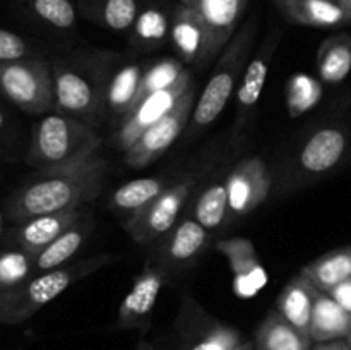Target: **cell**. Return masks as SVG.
I'll list each match as a JSON object with an SVG mask.
<instances>
[{
	"label": "cell",
	"instance_id": "cell-35",
	"mask_svg": "<svg viewBox=\"0 0 351 350\" xmlns=\"http://www.w3.org/2000/svg\"><path fill=\"white\" fill-rule=\"evenodd\" d=\"M34 271V256L23 249L0 254V292L10 290L31 278Z\"/></svg>",
	"mask_w": 351,
	"mask_h": 350
},
{
	"label": "cell",
	"instance_id": "cell-25",
	"mask_svg": "<svg viewBox=\"0 0 351 350\" xmlns=\"http://www.w3.org/2000/svg\"><path fill=\"white\" fill-rule=\"evenodd\" d=\"M317 71L328 84L345 81L351 72V34H332L322 41L317 51Z\"/></svg>",
	"mask_w": 351,
	"mask_h": 350
},
{
	"label": "cell",
	"instance_id": "cell-4",
	"mask_svg": "<svg viewBox=\"0 0 351 350\" xmlns=\"http://www.w3.org/2000/svg\"><path fill=\"white\" fill-rule=\"evenodd\" d=\"M256 31L257 17L254 16L233 34L225 50L221 51L204 91L195 102L194 112H192L194 127L209 126L221 115L233 89H235L240 74H242V69L245 67V62L252 50Z\"/></svg>",
	"mask_w": 351,
	"mask_h": 350
},
{
	"label": "cell",
	"instance_id": "cell-14",
	"mask_svg": "<svg viewBox=\"0 0 351 350\" xmlns=\"http://www.w3.org/2000/svg\"><path fill=\"white\" fill-rule=\"evenodd\" d=\"M170 38L185 64L206 65L213 60L208 27L185 3L178 2L175 5L170 23Z\"/></svg>",
	"mask_w": 351,
	"mask_h": 350
},
{
	"label": "cell",
	"instance_id": "cell-2",
	"mask_svg": "<svg viewBox=\"0 0 351 350\" xmlns=\"http://www.w3.org/2000/svg\"><path fill=\"white\" fill-rule=\"evenodd\" d=\"M99 146L101 137L86 120L55 112L34 127L26 161L40 174L64 170L91 158Z\"/></svg>",
	"mask_w": 351,
	"mask_h": 350
},
{
	"label": "cell",
	"instance_id": "cell-13",
	"mask_svg": "<svg viewBox=\"0 0 351 350\" xmlns=\"http://www.w3.org/2000/svg\"><path fill=\"white\" fill-rule=\"evenodd\" d=\"M216 250L225 256L233 275V288L240 299H250L259 294L267 283V273L259 259L252 240L243 237L219 240Z\"/></svg>",
	"mask_w": 351,
	"mask_h": 350
},
{
	"label": "cell",
	"instance_id": "cell-34",
	"mask_svg": "<svg viewBox=\"0 0 351 350\" xmlns=\"http://www.w3.org/2000/svg\"><path fill=\"white\" fill-rule=\"evenodd\" d=\"M26 9L41 23L60 31L75 26V9L71 0H24Z\"/></svg>",
	"mask_w": 351,
	"mask_h": 350
},
{
	"label": "cell",
	"instance_id": "cell-29",
	"mask_svg": "<svg viewBox=\"0 0 351 350\" xmlns=\"http://www.w3.org/2000/svg\"><path fill=\"white\" fill-rule=\"evenodd\" d=\"M86 12L113 31H127L141 12L139 0H84Z\"/></svg>",
	"mask_w": 351,
	"mask_h": 350
},
{
	"label": "cell",
	"instance_id": "cell-24",
	"mask_svg": "<svg viewBox=\"0 0 351 350\" xmlns=\"http://www.w3.org/2000/svg\"><path fill=\"white\" fill-rule=\"evenodd\" d=\"M300 273L305 275L317 290L329 294L338 285L345 283L351 278V246L341 247V249L317 257L315 261L308 263Z\"/></svg>",
	"mask_w": 351,
	"mask_h": 350
},
{
	"label": "cell",
	"instance_id": "cell-30",
	"mask_svg": "<svg viewBox=\"0 0 351 350\" xmlns=\"http://www.w3.org/2000/svg\"><path fill=\"white\" fill-rule=\"evenodd\" d=\"M171 17L158 5L141 9L132 30V43L139 48H153L170 36Z\"/></svg>",
	"mask_w": 351,
	"mask_h": 350
},
{
	"label": "cell",
	"instance_id": "cell-31",
	"mask_svg": "<svg viewBox=\"0 0 351 350\" xmlns=\"http://www.w3.org/2000/svg\"><path fill=\"white\" fill-rule=\"evenodd\" d=\"M228 218V191L225 182H215L199 194L194 208V220L206 230H218Z\"/></svg>",
	"mask_w": 351,
	"mask_h": 350
},
{
	"label": "cell",
	"instance_id": "cell-40",
	"mask_svg": "<svg viewBox=\"0 0 351 350\" xmlns=\"http://www.w3.org/2000/svg\"><path fill=\"white\" fill-rule=\"evenodd\" d=\"M339 3H341V7L345 9V12L348 14L350 21H351V0H338Z\"/></svg>",
	"mask_w": 351,
	"mask_h": 350
},
{
	"label": "cell",
	"instance_id": "cell-41",
	"mask_svg": "<svg viewBox=\"0 0 351 350\" xmlns=\"http://www.w3.org/2000/svg\"><path fill=\"white\" fill-rule=\"evenodd\" d=\"M3 124H5V119H3V113H2V110H0V130H2Z\"/></svg>",
	"mask_w": 351,
	"mask_h": 350
},
{
	"label": "cell",
	"instance_id": "cell-37",
	"mask_svg": "<svg viewBox=\"0 0 351 350\" xmlns=\"http://www.w3.org/2000/svg\"><path fill=\"white\" fill-rule=\"evenodd\" d=\"M329 294H331L332 297H335L336 301L343 305V307L348 309V311L351 312V278L350 280H346L345 283L338 285V287H336L335 290L329 292Z\"/></svg>",
	"mask_w": 351,
	"mask_h": 350
},
{
	"label": "cell",
	"instance_id": "cell-39",
	"mask_svg": "<svg viewBox=\"0 0 351 350\" xmlns=\"http://www.w3.org/2000/svg\"><path fill=\"white\" fill-rule=\"evenodd\" d=\"M232 350H254V342H242L240 345H237Z\"/></svg>",
	"mask_w": 351,
	"mask_h": 350
},
{
	"label": "cell",
	"instance_id": "cell-1",
	"mask_svg": "<svg viewBox=\"0 0 351 350\" xmlns=\"http://www.w3.org/2000/svg\"><path fill=\"white\" fill-rule=\"evenodd\" d=\"M106 175L108 161L98 153L71 168L40 174L7 201V216L24 223L36 216L81 208L101 194Z\"/></svg>",
	"mask_w": 351,
	"mask_h": 350
},
{
	"label": "cell",
	"instance_id": "cell-45",
	"mask_svg": "<svg viewBox=\"0 0 351 350\" xmlns=\"http://www.w3.org/2000/svg\"><path fill=\"white\" fill-rule=\"evenodd\" d=\"M0 294H2V292H0Z\"/></svg>",
	"mask_w": 351,
	"mask_h": 350
},
{
	"label": "cell",
	"instance_id": "cell-43",
	"mask_svg": "<svg viewBox=\"0 0 351 350\" xmlns=\"http://www.w3.org/2000/svg\"><path fill=\"white\" fill-rule=\"evenodd\" d=\"M314 350H328V349H326V347H324V345H322V343H321V345H319V347H317V349H314Z\"/></svg>",
	"mask_w": 351,
	"mask_h": 350
},
{
	"label": "cell",
	"instance_id": "cell-28",
	"mask_svg": "<svg viewBox=\"0 0 351 350\" xmlns=\"http://www.w3.org/2000/svg\"><path fill=\"white\" fill-rule=\"evenodd\" d=\"M168 185L170 184L167 180L156 177L136 178V180L125 182L117 187L112 194V206L119 211L127 213L130 218L143 208H146L151 201H154Z\"/></svg>",
	"mask_w": 351,
	"mask_h": 350
},
{
	"label": "cell",
	"instance_id": "cell-17",
	"mask_svg": "<svg viewBox=\"0 0 351 350\" xmlns=\"http://www.w3.org/2000/svg\"><path fill=\"white\" fill-rule=\"evenodd\" d=\"M281 41V31L273 30L264 40L263 47L257 51L256 57L249 62L247 71L243 72L242 82L237 89V105H239V120H243V113L254 108L263 95L264 84H266L269 65L273 60L276 48Z\"/></svg>",
	"mask_w": 351,
	"mask_h": 350
},
{
	"label": "cell",
	"instance_id": "cell-15",
	"mask_svg": "<svg viewBox=\"0 0 351 350\" xmlns=\"http://www.w3.org/2000/svg\"><path fill=\"white\" fill-rule=\"evenodd\" d=\"M202 19L211 38V55L218 58L245 14L249 0H178Z\"/></svg>",
	"mask_w": 351,
	"mask_h": 350
},
{
	"label": "cell",
	"instance_id": "cell-19",
	"mask_svg": "<svg viewBox=\"0 0 351 350\" xmlns=\"http://www.w3.org/2000/svg\"><path fill=\"white\" fill-rule=\"evenodd\" d=\"M346 146L345 130L324 127L308 137L300 153V165L311 174H324L341 161Z\"/></svg>",
	"mask_w": 351,
	"mask_h": 350
},
{
	"label": "cell",
	"instance_id": "cell-18",
	"mask_svg": "<svg viewBox=\"0 0 351 350\" xmlns=\"http://www.w3.org/2000/svg\"><path fill=\"white\" fill-rule=\"evenodd\" d=\"M315 295H317V288L305 275L300 273L288 281L276 301V311L307 338H311Z\"/></svg>",
	"mask_w": 351,
	"mask_h": 350
},
{
	"label": "cell",
	"instance_id": "cell-9",
	"mask_svg": "<svg viewBox=\"0 0 351 350\" xmlns=\"http://www.w3.org/2000/svg\"><path fill=\"white\" fill-rule=\"evenodd\" d=\"M55 112L86 119L95 115L105 105L106 84H96L84 72L71 65H53Z\"/></svg>",
	"mask_w": 351,
	"mask_h": 350
},
{
	"label": "cell",
	"instance_id": "cell-8",
	"mask_svg": "<svg viewBox=\"0 0 351 350\" xmlns=\"http://www.w3.org/2000/svg\"><path fill=\"white\" fill-rule=\"evenodd\" d=\"M170 268L158 257H151L144 263L141 273L134 278V285L122 301L117 316V329H141L146 331L151 325V316L158 297L167 283Z\"/></svg>",
	"mask_w": 351,
	"mask_h": 350
},
{
	"label": "cell",
	"instance_id": "cell-20",
	"mask_svg": "<svg viewBox=\"0 0 351 350\" xmlns=\"http://www.w3.org/2000/svg\"><path fill=\"white\" fill-rule=\"evenodd\" d=\"M351 331V312L343 307L331 294L317 290L312 311V342L329 343L346 338Z\"/></svg>",
	"mask_w": 351,
	"mask_h": 350
},
{
	"label": "cell",
	"instance_id": "cell-7",
	"mask_svg": "<svg viewBox=\"0 0 351 350\" xmlns=\"http://www.w3.org/2000/svg\"><path fill=\"white\" fill-rule=\"evenodd\" d=\"M195 88L194 84L184 93L177 105L168 112L163 119L149 127L134 146L123 153L125 161L132 168H144L147 165L154 163L163 153H167L168 148L180 137L182 130L185 129L189 120L192 119V112L195 106Z\"/></svg>",
	"mask_w": 351,
	"mask_h": 350
},
{
	"label": "cell",
	"instance_id": "cell-42",
	"mask_svg": "<svg viewBox=\"0 0 351 350\" xmlns=\"http://www.w3.org/2000/svg\"><path fill=\"white\" fill-rule=\"evenodd\" d=\"M346 343H348V345H350V349H351V331H350V335L346 336Z\"/></svg>",
	"mask_w": 351,
	"mask_h": 350
},
{
	"label": "cell",
	"instance_id": "cell-10",
	"mask_svg": "<svg viewBox=\"0 0 351 350\" xmlns=\"http://www.w3.org/2000/svg\"><path fill=\"white\" fill-rule=\"evenodd\" d=\"M192 86V74L191 71L185 69L184 74L180 75L175 84H171L170 88L161 89V91L153 93V95L146 96L132 112L127 113L125 117L120 122L119 130L115 134V144L119 150H122L125 153L130 146L136 144V141L149 129L153 124H156L158 120L163 119L168 112H171L175 105L178 103V100L184 96V93L187 91Z\"/></svg>",
	"mask_w": 351,
	"mask_h": 350
},
{
	"label": "cell",
	"instance_id": "cell-16",
	"mask_svg": "<svg viewBox=\"0 0 351 350\" xmlns=\"http://www.w3.org/2000/svg\"><path fill=\"white\" fill-rule=\"evenodd\" d=\"M81 218V208H71L51 213V215L36 216V218L21 223V226L14 230V242L19 249L36 257V254H40L45 247L50 246L57 237L67 232Z\"/></svg>",
	"mask_w": 351,
	"mask_h": 350
},
{
	"label": "cell",
	"instance_id": "cell-23",
	"mask_svg": "<svg viewBox=\"0 0 351 350\" xmlns=\"http://www.w3.org/2000/svg\"><path fill=\"white\" fill-rule=\"evenodd\" d=\"M311 343L280 312L271 311L257 328L254 350H308Z\"/></svg>",
	"mask_w": 351,
	"mask_h": 350
},
{
	"label": "cell",
	"instance_id": "cell-6",
	"mask_svg": "<svg viewBox=\"0 0 351 350\" xmlns=\"http://www.w3.org/2000/svg\"><path fill=\"white\" fill-rule=\"evenodd\" d=\"M195 184L197 177H185L173 182L146 208L127 218L123 226L132 240L137 244H151L170 232Z\"/></svg>",
	"mask_w": 351,
	"mask_h": 350
},
{
	"label": "cell",
	"instance_id": "cell-36",
	"mask_svg": "<svg viewBox=\"0 0 351 350\" xmlns=\"http://www.w3.org/2000/svg\"><path fill=\"white\" fill-rule=\"evenodd\" d=\"M34 55L36 54L31 50V45L21 34L0 30V64L34 57Z\"/></svg>",
	"mask_w": 351,
	"mask_h": 350
},
{
	"label": "cell",
	"instance_id": "cell-38",
	"mask_svg": "<svg viewBox=\"0 0 351 350\" xmlns=\"http://www.w3.org/2000/svg\"><path fill=\"white\" fill-rule=\"evenodd\" d=\"M322 345L326 347L328 350H351L350 345L346 342H329V343H322Z\"/></svg>",
	"mask_w": 351,
	"mask_h": 350
},
{
	"label": "cell",
	"instance_id": "cell-3",
	"mask_svg": "<svg viewBox=\"0 0 351 350\" xmlns=\"http://www.w3.org/2000/svg\"><path fill=\"white\" fill-rule=\"evenodd\" d=\"M108 256H95L79 263L31 277L23 285L0 294V325H21L43 305L57 299L72 283L108 263Z\"/></svg>",
	"mask_w": 351,
	"mask_h": 350
},
{
	"label": "cell",
	"instance_id": "cell-5",
	"mask_svg": "<svg viewBox=\"0 0 351 350\" xmlns=\"http://www.w3.org/2000/svg\"><path fill=\"white\" fill-rule=\"evenodd\" d=\"M0 93L27 113H47L55 105L53 69L43 57L0 64Z\"/></svg>",
	"mask_w": 351,
	"mask_h": 350
},
{
	"label": "cell",
	"instance_id": "cell-27",
	"mask_svg": "<svg viewBox=\"0 0 351 350\" xmlns=\"http://www.w3.org/2000/svg\"><path fill=\"white\" fill-rule=\"evenodd\" d=\"M143 74V67H141L137 62H132V64H127L123 65V67H120L119 71L106 81L105 105L108 106L115 115L123 119V117L132 110Z\"/></svg>",
	"mask_w": 351,
	"mask_h": 350
},
{
	"label": "cell",
	"instance_id": "cell-26",
	"mask_svg": "<svg viewBox=\"0 0 351 350\" xmlns=\"http://www.w3.org/2000/svg\"><path fill=\"white\" fill-rule=\"evenodd\" d=\"M89 230H91L89 222H84V218L79 220L67 232L62 233L50 246H47L40 254H36V257H34V271L45 273V271L57 270V268L64 266L81 249Z\"/></svg>",
	"mask_w": 351,
	"mask_h": 350
},
{
	"label": "cell",
	"instance_id": "cell-21",
	"mask_svg": "<svg viewBox=\"0 0 351 350\" xmlns=\"http://www.w3.org/2000/svg\"><path fill=\"white\" fill-rule=\"evenodd\" d=\"M281 12L293 23L312 27H336L351 23L338 0H276Z\"/></svg>",
	"mask_w": 351,
	"mask_h": 350
},
{
	"label": "cell",
	"instance_id": "cell-32",
	"mask_svg": "<svg viewBox=\"0 0 351 350\" xmlns=\"http://www.w3.org/2000/svg\"><path fill=\"white\" fill-rule=\"evenodd\" d=\"M184 72V65H182V62L177 60V58H163V60L154 62L151 67H147L146 71H144L132 110L136 108L146 96L153 95V93L156 91H161V89L170 88L171 84H175ZM132 110H130V112H132Z\"/></svg>",
	"mask_w": 351,
	"mask_h": 350
},
{
	"label": "cell",
	"instance_id": "cell-44",
	"mask_svg": "<svg viewBox=\"0 0 351 350\" xmlns=\"http://www.w3.org/2000/svg\"><path fill=\"white\" fill-rule=\"evenodd\" d=\"M0 230H2V218H0Z\"/></svg>",
	"mask_w": 351,
	"mask_h": 350
},
{
	"label": "cell",
	"instance_id": "cell-11",
	"mask_svg": "<svg viewBox=\"0 0 351 350\" xmlns=\"http://www.w3.org/2000/svg\"><path fill=\"white\" fill-rule=\"evenodd\" d=\"M178 335L182 350H232L243 342L239 329L206 314L189 297L178 318Z\"/></svg>",
	"mask_w": 351,
	"mask_h": 350
},
{
	"label": "cell",
	"instance_id": "cell-22",
	"mask_svg": "<svg viewBox=\"0 0 351 350\" xmlns=\"http://www.w3.org/2000/svg\"><path fill=\"white\" fill-rule=\"evenodd\" d=\"M209 242V232L194 218L184 220L171 232L170 239L165 242L163 254L158 259L168 268L173 264H187L204 250Z\"/></svg>",
	"mask_w": 351,
	"mask_h": 350
},
{
	"label": "cell",
	"instance_id": "cell-12",
	"mask_svg": "<svg viewBox=\"0 0 351 350\" xmlns=\"http://www.w3.org/2000/svg\"><path fill=\"white\" fill-rule=\"evenodd\" d=\"M228 191V215L247 216L259 208L271 191V175L257 156L240 161L225 180Z\"/></svg>",
	"mask_w": 351,
	"mask_h": 350
},
{
	"label": "cell",
	"instance_id": "cell-33",
	"mask_svg": "<svg viewBox=\"0 0 351 350\" xmlns=\"http://www.w3.org/2000/svg\"><path fill=\"white\" fill-rule=\"evenodd\" d=\"M322 96V86L308 74L291 75L287 84V106L291 117L304 115L314 108Z\"/></svg>",
	"mask_w": 351,
	"mask_h": 350
}]
</instances>
